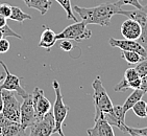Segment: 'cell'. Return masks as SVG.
<instances>
[{
	"label": "cell",
	"instance_id": "cell-36",
	"mask_svg": "<svg viewBox=\"0 0 147 136\" xmlns=\"http://www.w3.org/2000/svg\"><path fill=\"white\" fill-rule=\"evenodd\" d=\"M146 116H147V103H146Z\"/></svg>",
	"mask_w": 147,
	"mask_h": 136
},
{
	"label": "cell",
	"instance_id": "cell-3",
	"mask_svg": "<svg viewBox=\"0 0 147 136\" xmlns=\"http://www.w3.org/2000/svg\"><path fill=\"white\" fill-rule=\"evenodd\" d=\"M52 86H53L54 92H55V101H54L53 110H52L54 120H55V133H59L61 136H64L62 126L64 120L68 115L69 107L63 101V95L62 92H61V87H59V82L54 80L53 83H52Z\"/></svg>",
	"mask_w": 147,
	"mask_h": 136
},
{
	"label": "cell",
	"instance_id": "cell-7",
	"mask_svg": "<svg viewBox=\"0 0 147 136\" xmlns=\"http://www.w3.org/2000/svg\"><path fill=\"white\" fill-rule=\"evenodd\" d=\"M119 15H123L128 18L136 20L140 24L142 29L141 37L139 38L138 41L147 51V5L143 6L142 9H136L135 11H124L121 10L119 12Z\"/></svg>",
	"mask_w": 147,
	"mask_h": 136
},
{
	"label": "cell",
	"instance_id": "cell-11",
	"mask_svg": "<svg viewBox=\"0 0 147 136\" xmlns=\"http://www.w3.org/2000/svg\"><path fill=\"white\" fill-rule=\"evenodd\" d=\"M125 115H126V112L124 111L123 107L120 105L114 106L113 109L108 112V113H105V119L109 122L112 127H117L120 131H122L123 133L126 134V128L127 125L125 124Z\"/></svg>",
	"mask_w": 147,
	"mask_h": 136
},
{
	"label": "cell",
	"instance_id": "cell-33",
	"mask_svg": "<svg viewBox=\"0 0 147 136\" xmlns=\"http://www.w3.org/2000/svg\"><path fill=\"white\" fill-rule=\"evenodd\" d=\"M6 19L7 18H5L4 16H2V15H0V27H3V26H5L7 23H6Z\"/></svg>",
	"mask_w": 147,
	"mask_h": 136
},
{
	"label": "cell",
	"instance_id": "cell-20",
	"mask_svg": "<svg viewBox=\"0 0 147 136\" xmlns=\"http://www.w3.org/2000/svg\"><path fill=\"white\" fill-rule=\"evenodd\" d=\"M121 58L124 59L128 64H138L139 62H141L143 60L141 54L131 50H122Z\"/></svg>",
	"mask_w": 147,
	"mask_h": 136
},
{
	"label": "cell",
	"instance_id": "cell-22",
	"mask_svg": "<svg viewBox=\"0 0 147 136\" xmlns=\"http://www.w3.org/2000/svg\"><path fill=\"white\" fill-rule=\"evenodd\" d=\"M57 2H59L62 7L66 11L67 13V19H70V20H74V21H76V18L74 16L73 14V7L71 5V1L70 0H55Z\"/></svg>",
	"mask_w": 147,
	"mask_h": 136
},
{
	"label": "cell",
	"instance_id": "cell-13",
	"mask_svg": "<svg viewBox=\"0 0 147 136\" xmlns=\"http://www.w3.org/2000/svg\"><path fill=\"white\" fill-rule=\"evenodd\" d=\"M95 125L93 128L88 129L87 133L90 136H114V130L112 126L109 124V122L105 119V114H101L100 116L94 119Z\"/></svg>",
	"mask_w": 147,
	"mask_h": 136
},
{
	"label": "cell",
	"instance_id": "cell-15",
	"mask_svg": "<svg viewBox=\"0 0 147 136\" xmlns=\"http://www.w3.org/2000/svg\"><path fill=\"white\" fill-rule=\"evenodd\" d=\"M44 27L45 29H44L42 35H41V38H40L39 47H43L47 51H50L51 47H53L57 41V34L49 27H46V26H44Z\"/></svg>",
	"mask_w": 147,
	"mask_h": 136
},
{
	"label": "cell",
	"instance_id": "cell-19",
	"mask_svg": "<svg viewBox=\"0 0 147 136\" xmlns=\"http://www.w3.org/2000/svg\"><path fill=\"white\" fill-rule=\"evenodd\" d=\"M9 19L13 20V21H17V22H23L25 20H31L32 17L30 15L24 13L18 6H11V16H9Z\"/></svg>",
	"mask_w": 147,
	"mask_h": 136
},
{
	"label": "cell",
	"instance_id": "cell-6",
	"mask_svg": "<svg viewBox=\"0 0 147 136\" xmlns=\"http://www.w3.org/2000/svg\"><path fill=\"white\" fill-rule=\"evenodd\" d=\"M55 133V120L53 112L49 111L42 117L38 119L34 125L30 126V136H50Z\"/></svg>",
	"mask_w": 147,
	"mask_h": 136
},
{
	"label": "cell",
	"instance_id": "cell-5",
	"mask_svg": "<svg viewBox=\"0 0 147 136\" xmlns=\"http://www.w3.org/2000/svg\"><path fill=\"white\" fill-rule=\"evenodd\" d=\"M3 99V115L11 122H20V108L21 105L18 102L14 91L1 89L0 90Z\"/></svg>",
	"mask_w": 147,
	"mask_h": 136
},
{
	"label": "cell",
	"instance_id": "cell-25",
	"mask_svg": "<svg viewBox=\"0 0 147 136\" xmlns=\"http://www.w3.org/2000/svg\"><path fill=\"white\" fill-rule=\"evenodd\" d=\"M140 78L138 71L136 68H127L124 72V80L126 82H131L134 80H137Z\"/></svg>",
	"mask_w": 147,
	"mask_h": 136
},
{
	"label": "cell",
	"instance_id": "cell-2",
	"mask_svg": "<svg viewBox=\"0 0 147 136\" xmlns=\"http://www.w3.org/2000/svg\"><path fill=\"white\" fill-rule=\"evenodd\" d=\"M92 87L94 90L93 101L94 106H95V118H97L101 114L110 112L113 109L114 105L105 90V88L102 85L100 77H96V79L92 83Z\"/></svg>",
	"mask_w": 147,
	"mask_h": 136
},
{
	"label": "cell",
	"instance_id": "cell-12",
	"mask_svg": "<svg viewBox=\"0 0 147 136\" xmlns=\"http://www.w3.org/2000/svg\"><path fill=\"white\" fill-rule=\"evenodd\" d=\"M109 44L112 47H118L121 50H131L136 51L139 54H141L142 58L145 59L147 57V51L137 40H129V39H124V40H118L111 38L109 40Z\"/></svg>",
	"mask_w": 147,
	"mask_h": 136
},
{
	"label": "cell",
	"instance_id": "cell-30",
	"mask_svg": "<svg viewBox=\"0 0 147 136\" xmlns=\"http://www.w3.org/2000/svg\"><path fill=\"white\" fill-rule=\"evenodd\" d=\"M59 47H61V49L66 51V52H70L72 50V48H73V44L70 42V40L64 39L62 41V43L59 44Z\"/></svg>",
	"mask_w": 147,
	"mask_h": 136
},
{
	"label": "cell",
	"instance_id": "cell-23",
	"mask_svg": "<svg viewBox=\"0 0 147 136\" xmlns=\"http://www.w3.org/2000/svg\"><path fill=\"white\" fill-rule=\"evenodd\" d=\"M5 37H14L17 38V39H22V36L15 33L7 24L5 26H3V27H0V40Z\"/></svg>",
	"mask_w": 147,
	"mask_h": 136
},
{
	"label": "cell",
	"instance_id": "cell-16",
	"mask_svg": "<svg viewBox=\"0 0 147 136\" xmlns=\"http://www.w3.org/2000/svg\"><path fill=\"white\" fill-rule=\"evenodd\" d=\"M25 135V129L18 122L7 120L2 128L1 136H23Z\"/></svg>",
	"mask_w": 147,
	"mask_h": 136
},
{
	"label": "cell",
	"instance_id": "cell-1",
	"mask_svg": "<svg viewBox=\"0 0 147 136\" xmlns=\"http://www.w3.org/2000/svg\"><path fill=\"white\" fill-rule=\"evenodd\" d=\"M121 6L117 3H102L100 5L94 7H80L75 5L73 11H75L87 24H97L100 26H109L111 24V19L114 15H119Z\"/></svg>",
	"mask_w": 147,
	"mask_h": 136
},
{
	"label": "cell",
	"instance_id": "cell-35",
	"mask_svg": "<svg viewBox=\"0 0 147 136\" xmlns=\"http://www.w3.org/2000/svg\"><path fill=\"white\" fill-rule=\"evenodd\" d=\"M4 77H5V74H2V75H0V83H1V81H3Z\"/></svg>",
	"mask_w": 147,
	"mask_h": 136
},
{
	"label": "cell",
	"instance_id": "cell-17",
	"mask_svg": "<svg viewBox=\"0 0 147 136\" xmlns=\"http://www.w3.org/2000/svg\"><path fill=\"white\" fill-rule=\"evenodd\" d=\"M29 9H34L41 15H45L51 7L50 0H23Z\"/></svg>",
	"mask_w": 147,
	"mask_h": 136
},
{
	"label": "cell",
	"instance_id": "cell-18",
	"mask_svg": "<svg viewBox=\"0 0 147 136\" xmlns=\"http://www.w3.org/2000/svg\"><path fill=\"white\" fill-rule=\"evenodd\" d=\"M144 94H145V92L142 90V89H140V88H138V89H134L133 93L127 97V99H126L124 103V105L122 106L125 112H127L128 110H130V109L133 108V106L135 105L137 102H139L140 99H142V97H143Z\"/></svg>",
	"mask_w": 147,
	"mask_h": 136
},
{
	"label": "cell",
	"instance_id": "cell-24",
	"mask_svg": "<svg viewBox=\"0 0 147 136\" xmlns=\"http://www.w3.org/2000/svg\"><path fill=\"white\" fill-rule=\"evenodd\" d=\"M126 134L131 136H147V127L145 128H126Z\"/></svg>",
	"mask_w": 147,
	"mask_h": 136
},
{
	"label": "cell",
	"instance_id": "cell-29",
	"mask_svg": "<svg viewBox=\"0 0 147 136\" xmlns=\"http://www.w3.org/2000/svg\"><path fill=\"white\" fill-rule=\"evenodd\" d=\"M11 47V43L9 42V40H6L5 38L0 40V54H5L7 52Z\"/></svg>",
	"mask_w": 147,
	"mask_h": 136
},
{
	"label": "cell",
	"instance_id": "cell-28",
	"mask_svg": "<svg viewBox=\"0 0 147 136\" xmlns=\"http://www.w3.org/2000/svg\"><path fill=\"white\" fill-rule=\"evenodd\" d=\"M11 13V6L9 5V4H0V15L4 16L5 18H9Z\"/></svg>",
	"mask_w": 147,
	"mask_h": 136
},
{
	"label": "cell",
	"instance_id": "cell-21",
	"mask_svg": "<svg viewBox=\"0 0 147 136\" xmlns=\"http://www.w3.org/2000/svg\"><path fill=\"white\" fill-rule=\"evenodd\" d=\"M133 111L134 113L136 114L138 117H141V118H144L146 116V102L140 99L139 102H137L135 105L133 106Z\"/></svg>",
	"mask_w": 147,
	"mask_h": 136
},
{
	"label": "cell",
	"instance_id": "cell-31",
	"mask_svg": "<svg viewBox=\"0 0 147 136\" xmlns=\"http://www.w3.org/2000/svg\"><path fill=\"white\" fill-rule=\"evenodd\" d=\"M140 89H142L145 93L147 92V74L144 75L143 78H141V86H140Z\"/></svg>",
	"mask_w": 147,
	"mask_h": 136
},
{
	"label": "cell",
	"instance_id": "cell-27",
	"mask_svg": "<svg viewBox=\"0 0 147 136\" xmlns=\"http://www.w3.org/2000/svg\"><path fill=\"white\" fill-rule=\"evenodd\" d=\"M136 69L138 71L140 78H143L147 74V59H143L141 62H139L136 66Z\"/></svg>",
	"mask_w": 147,
	"mask_h": 136
},
{
	"label": "cell",
	"instance_id": "cell-9",
	"mask_svg": "<svg viewBox=\"0 0 147 136\" xmlns=\"http://www.w3.org/2000/svg\"><path fill=\"white\" fill-rule=\"evenodd\" d=\"M38 119L39 117L32 105V97L31 94H29L27 97L23 99V103L20 108V124L26 130V128H29L31 125H34Z\"/></svg>",
	"mask_w": 147,
	"mask_h": 136
},
{
	"label": "cell",
	"instance_id": "cell-14",
	"mask_svg": "<svg viewBox=\"0 0 147 136\" xmlns=\"http://www.w3.org/2000/svg\"><path fill=\"white\" fill-rule=\"evenodd\" d=\"M120 31H121L122 36L125 39L129 40H138L139 38L141 37L142 34V29L140 24L137 22L136 20L131 19V18H128V19H126L124 22L122 23Z\"/></svg>",
	"mask_w": 147,
	"mask_h": 136
},
{
	"label": "cell",
	"instance_id": "cell-4",
	"mask_svg": "<svg viewBox=\"0 0 147 136\" xmlns=\"http://www.w3.org/2000/svg\"><path fill=\"white\" fill-rule=\"evenodd\" d=\"M87 23L85 21L75 22L71 25H68L62 33L57 35V40H73L76 42H82L84 40L90 39L92 36V31L87 27Z\"/></svg>",
	"mask_w": 147,
	"mask_h": 136
},
{
	"label": "cell",
	"instance_id": "cell-8",
	"mask_svg": "<svg viewBox=\"0 0 147 136\" xmlns=\"http://www.w3.org/2000/svg\"><path fill=\"white\" fill-rule=\"evenodd\" d=\"M0 65L2 66V68L5 71V77L3 79V83L0 85V90L1 89H6V90L14 91L22 99H25V97H28L29 93H27L25 89L22 88V86L20 85V78L11 73L9 71L7 66L3 63V61H0Z\"/></svg>",
	"mask_w": 147,
	"mask_h": 136
},
{
	"label": "cell",
	"instance_id": "cell-32",
	"mask_svg": "<svg viewBox=\"0 0 147 136\" xmlns=\"http://www.w3.org/2000/svg\"><path fill=\"white\" fill-rule=\"evenodd\" d=\"M9 119L6 118L4 115H3V113L1 112L0 113V136H1V134H2V128H3V126L5 125V122H7Z\"/></svg>",
	"mask_w": 147,
	"mask_h": 136
},
{
	"label": "cell",
	"instance_id": "cell-26",
	"mask_svg": "<svg viewBox=\"0 0 147 136\" xmlns=\"http://www.w3.org/2000/svg\"><path fill=\"white\" fill-rule=\"evenodd\" d=\"M117 5L119 6H123V5H133L135 6L136 9H142L143 5H142L139 0H118L117 1Z\"/></svg>",
	"mask_w": 147,
	"mask_h": 136
},
{
	"label": "cell",
	"instance_id": "cell-34",
	"mask_svg": "<svg viewBox=\"0 0 147 136\" xmlns=\"http://www.w3.org/2000/svg\"><path fill=\"white\" fill-rule=\"evenodd\" d=\"M3 110V99H2V94L0 92V113L2 112Z\"/></svg>",
	"mask_w": 147,
	"mask_h": 136
},
{
	"label": "cell",
	"instance_id": "cell-10",
	"mask_svg": "<svg viewBox=\"0 0 147 136\" xmlns=\"http://www.w3.org/2000/svg\"><path fill=\"white\" fill-rule=\"evenodd\" d=\"M31 97H32V105L39 119L42 118L47 112L51 110V104L49 99L44 95L43 89L39 87L34 88V92L31 93Z\"/></svg>",
	"mask_w": 147,
	"mask_h": 136
}]
</instances>
